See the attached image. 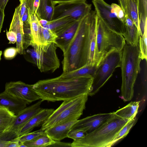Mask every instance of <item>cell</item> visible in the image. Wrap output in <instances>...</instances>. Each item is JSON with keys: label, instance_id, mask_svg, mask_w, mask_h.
<instances>
[{"label": "cell", "instance_id": "1", "mask_svg": "<svg viewBox=\"0 0 147 147\" xmlns=\"http://www.w3.org/2000/svg\"><path fill=\"white\" fill-rule=\"evenodd\" d=\"M98 16L95 11L80 21L65 51L62 61L63 73L80 68L88 64L92 40L96 34Z\"/></svg>", "mask_w": 147, "mask_h": 147}, {"label": "cell", "instance_id": "2", "mask_svg": "<svg viewBox=\"0 0 147 147\" xmlns=\"http://www.w3.org/2000/svg\"><path fill=\"white\" fill-rule=\"evenodd\" d=\"M93 80V76L91 75L71 78H63L60 76L39 80L32 85L40 99L54 102L73 99L83 94L88 95Z\"/></svg>", "mask_w": 147, "mask_h": 147}, {"label": "cell", "instance_id": "3", "mask_svg": "<svg viewBox=\"0 0 147 147\" xmlns=\"http://www.w3.org/2000/svg\"><path fill=\"white\" fill-rule=\"evenodd\" d=\"M122 51L121 97L124 101H128L133 96L134 85L140 71L142 59L139 43L133 46L125 42Z\"/></svg>", "mask_w": 147, "mask_h": 147}, {"label": "cell", "instance_id": "4", "mask_svg": "<svg viewBox=\"0 0 147 147\" xmlns=\"http://www.w3.org/2000/svg\"><path fill=\"white\" fill-rule=\"evenodd\" d=\"M129 120L115 114L97 129L83 138L74 140L71 147H109L119 131Z\"/></svg>", "mask_w": 147, "mask_h": 147}, {"label": "cell", "instance_id": "5", "mask_svg": "<svg viewBox=\"0 0 147 147\" xmlns=\"http://www.w3.org/2000/svg\"><path fill=\"white\" fill-rule=\"evenodd\" d=\"M32 49L26 50L24 55L28 61L36 65L41 72H54L60 66L54 43L47 45L33 44Z\"/></svg>", "mask_w": 147, "mask_h": 147}, {"label": "cell", "instance_id": "6", "mask_svg": "<svg viewBox=\"0 0 147 147\" xmlns=\"http://www.w3.org/2000/svg\"><path fill=\"white\" fill-rule=\"evenodd\" d=\"M96 41L98 65L109 52L113 50L122 51L125 43L123 35L109 28L98 17Z\"/></svg>", "mask_w": 147, "mask_h": 147}, {"label": "cell", "instance_id": "7", "mask_svg": "<svg viewBox=\"0 0 147 147\" xmlns=\"http://www.w3.org/2000/svg\"><path fill=\"white\" fill-rule=\"evenodd\" d=\"M122 51L113 50L102 59L93 76L92 83L88 95L92 96L97 93L112 76L115 69L121 67Z\"/></svg>", "mask_w": 147, "mask_h": 147}, {"label": "cell", "instance_id": "8", "mask_svg": "<svg viewBox=\"0 0 147 147\" xmlns=\"http://www.w3.org/2000/svg\"><path fill=\"white\" fill-rule=\"evenodd\" d=\"M54 7L52 20L66 18L75 21L81 20L88 15L91 5L85 0L66 2L57 4Z\"/></svg>", "mask_w": 147, "mask_h": 147}, {"label": "cell", "instance_id": "9", "mask_svg": "<svg viewBox=\"0 0 147 147\" xmlns=\"http://www.w3.org/2000/svg\"><path fill=\"white\" fill-rule=\"evenodd\" d=\"M43 101L39 100L35 103L26 107L16 115V117L9 128L0 135V139L11 140L17 137L21 128L35 115L43 108L40 105Z\"/></svg>", "mask_w": 147, "mask_h": 147}, {"label": "cell", "instance_id": "10", "mask_svg": "<svg viewBox=\"0 0 147 147\" xmlns=\"http://www.w3.org/2000/svg\"><path fill=\"white\" fill-rule=\"evenodd\" d=\"M98 18L110 29L123 35L125 29L123 22L117 17L111 7L103 0H92Z\"/></svg>", "mask_w": 147, "mask_h": 147}, {"label": "cell", "instance_id": "11", "mask_svg": "<svg viewBox=\"0 0 147 147\" xmlns=\"http://www.w3.org/2000/svg\"><path fill=\"white\" fill-rule=\"evenodd\" d=\"M88 96L87 94H84L79 96L75 102L62 111L54 119L47 124H42L40 129L45 131L58 124L78 120L85 108Z\"/></svg>", "mask_w": 147, "mask_h": 147}, {"label": "cell", "instance_id": "12", "mask_svg": "<svg viewBox=\"0 0 147 147\" xmlns=\"http://www.w3.org/2000/svg\"><path fill=\"white\" fill-rule=\"evenodd\" d=\"M4 91L13 96L25 102L27 105L40 99L33 88V85L21 81L6 83Z\"/></svg>", "mask_w": 147, "mask_h": 147}, {"label": "cell", "instance_id": "13", "mask_svg": "<svg viewBox=\"0 0 147 147\" xmlns=\"http://www.w3.org/2000/svg\"><path fill=\"white\" fill-rule=\"evenodd\" d=\"M20 7L19 5L15 8L9 31H12L16 34L17 37L16 48L18 53L24 55L26 53V49L29 46L25 36L23 24L20 16Z\"/></svg>", "mask_w": 147, "mask_h": 147}, {"label": "cell", "instance_id": "14", "mask_svg": "<svg viewBox=\"0 0 147 147\" xmlns=\"http://www.w3.org/2000/svg\"><path fill=\"white\" fill-rule=\"evenodd\" d=\"M113 114L114 112L99 113L78 120L71 129L84 130L89 134L98 128Z\"/></svg>", "mask_w": 147, "mask_h": 147}, {"label": "cell", "instance_id": "15", "mask_svg": "<svg viewBox=\"0 0 147 147\" xmlns=\"http://www.w3.org/2000/svg\"><path fill=\"white\" fill-rule=\"evenodd\" d=\"M54 111L53 109H43L34 116L21 128L16 138L29 133L34 128L42 125Z\"/></svg>", "mask_w": 147, "mask_h": 147}, {"label": "cell", "instance_id": "16", "mask_svg": "<svg viewBox=\"0 0 147 147\" xmlns=\"http://www.w3.org/2000/svg\"><path fill=\"white\" fill-rule=\"evenodd\" d=\"M25 102L16 98L4 91L0 93V106L6 107L16 115L26 107Z\"/></svg>", "mask_w": 147, "mask_h": 147}, {"label": "cell", "instance_id": "17", "mask_svg": "<svg viewBox=\"0 0 147 147\" xmlns=\"http://www.w3.org/2000/svg\"><path fill=\"white\" fill-rule=\"evenodd\" d=\"M78 120H75L54 126L45 131L52 140L58 141L67 137V134Z\"/></svg>", "mask_w": 147, "mask_h": 147}, {"label": "cell", "instance_id": "18", "mask_svg": "<svg viewBox=\"0 0 147 147\" xmlns=\"http://www.w3.org/2000/svg\"><path fill=\"white\" fill-rule=\"evenodd\" d=\"M82 20L74 21L57 38L55 44L63 53L67 49Z\"/></svg>", "mask_w": 147, "mask_h": 147}, {"label": "cell", "instance_id": "19", "mask_svg": "<svg viewBox=\"0 0 147 147\" xmlns=\"http://www.w3.org/2000/svg\"><path fill=\"white\" fill-rule=\"evenodd\" d=\"M125 32L123 35L125 42L133 46L137 45L139 43V32L133 22L127 15L123 21Z\"/></svg>", "mask_w": 147, "mask_h": 147}, {"label": "cell", "instance_id": "20", "mask_svg": "<svg viewBox=\"0 0 147 147\" xmlns=\"http://www.w3.org/2000/svg\"><path fill=\"white\" fill-rule=\"evenodd\" d=\"M55 7L52 0H40L39 6L36 13L39 20L43 19L51 21Z\"/></svg>", "mask_w": 147, "mask_h": 147}, {"label": "cell", "instance_id": "21", "mask_svg": "<svg viewBox=\"0 0 147 147\" xmlns=\"http://www.w3.org/2000/svg\"><path fill=\"white\" fill-rule=\"evenodd\" d=\"M74 21L67 18H61L49 21L47 24L43 27L51 30L58 36Z\"/></svg>", "mask_w": 147, "mask_h": 147}, {"label": "cell", "instance_id": "22", "mask_svg": "<svg viewBox=\"0 0 147 147\" xmlns=\"http://www.w3.org/2000/svg\"><path fill=\"white\" fill-rule=\"evenodd\" d=\"M140 101H132L125 107L114 112L117 116L130 120L135 118L138 113Z\"/></svg>", "mask_w": 147, "mask_h": 147}, {"label": "cell", "instance_id": "23", "mask_svg": "<svg viewBox=\"0 0 147 147\" xmlns=\"http://www.w3.org/2000/svg\"><path fill=\"white\" fill-rule=\"evenodd\" d=\"M138 0H126L125 14L135 24L139 31Z\"/></svg>", "mask_w": 147, "mask_h": 147}, {"label": "cell", "instance_id": "24", "mask_svg": "<svg viewBox=\"0 0 147 147\" xmlns=\"http://www.w3.org/2000/svg\"><path fill=\"white\" fill-rule=\"evenodd\" d=\"M16 116L7 108L0 106V135L9 128Z\"/></svg>", "mask_w": 147, "mask_h": 147}, {"label": "cell", "instance_id": "25", "mask_svg": "<svg viewBox=\"0 0 147 147\" xmlns=\"http://www.w3.org/2000/svg\"><path fill=\"white\" fill-rule=\"evenodd\" d=\"M96 67V66L86 65L78 69L66 73H63L60 76L63 78H71L87 75L93 76Z\"/></svg>", "mask_w": 147, "mask_h": 147}, {"label": "cell", "instance_id": "26", "mask_svg": "<svg viewBox=\"0 0 147 147\" xmlns=\"http://www.w3.org/2000/svg\"><path fill=\"white\" fill-rule=\"evenodd\" d=\"M29 22L31 38L30 46L33 44L40 45L39 19L36 13L29 15Z\"/></svg>", "mask_w": 147, "mask_h": 147}, {"label": "cell", "instance_id": "27", "mask_svg": "<svg viewBox=\"0 0 147 147\" xmlns=\"http://www.w3.org/2000/svg\"><path fill=\"white\" fill-rule=\"evenodd\" d=\"M40 45H47L56 43L57 36L51 30L45 28L39 23Z\"/></svg>", "mask_w": 147, "mask_h": 147}, {"label": "cell", "instance_id": "28", "mask_svg": "<svg viewBox=\"0 0 147 147\" xmlns=\"http://www.w3.org/2000/svg\"><path fill=\"white\" fill-rule=\"evenodd\" d=\"M54 142V140L46 134L40 136L32 140L25 142L23 143L26 147H49Z\"/></svg>", "mask_w": 147, "mask_h": 147}, {"label": "cell", "instance_id": "29", "mask_svg": "<svg viewBox=\"0 0 147 147\" xmlns=\"http://www.w3.org/2000/svg\"><path fill=\"white\" fill-rule=\"evenodd\" d=\"M139 28L144 30L147 24V0H138Z\"/></svg>", "mask_w": 147, "mask_h": 147}, {"label": "cell", "instance_id": "30", "mask_svg": "<svg viewBox=\"0 0 147 147\" xmlns=\"http://www.w3.org/2000/svg\"><path fill=\"white\" fill-rule=\"evenodd\" d=\"M137 121V119L135 117L128 121L116 134L111 144V146L127 135L131 128L135 124Z\"/></svg>", "mask_w": 147, "mask_h": 147}, {"label": "cell", "instance_id": "31", "mask_svg": "<svg viewBox=\"0 0 147 147\" xmlns=\"http://www.w3.org/2000/svg\"><path fill=\"white\" fill-rule=\"evenodd\" d=\"M79 96L73 99L63 101L59 107L56 110H54L52 114L42 124H47L54 119L62 111L75 102L78 100Z\"/></svg>", "mask_w": 147, "mask_h": 147}, {"label": "cell", "instance_id": "32", "mask_svg": "<svg viewBox=\"0 0 147 147\" xmlns=\"http://www.w3.org/2000/svg\"><path fill=\"white\" fill-rule=\"evenodd\" d=\"M147 36L146 28L144 34L142 36H139V45L142 59L145 60L146 61L147 59Z\"/></svg>", "mask_w": 147, "mask_h": 147}, {"label": "cell", "instance_id": "33", "mask_svg": "<svg viewBox=\"0 0 147 147\" xmlns=\"http://www.w3.org/2000/svg\"><path fill=\"white\" fill-rule=\"evenodd\" d=\"M47 134L45 131L40 129L38 130L30 132L24 134L18 138L19 139V142L24 143L26 141H31L41 136Z\"/></svg>", "mask_w": 147, "mask_h": 147}, {"label": "cell", "instance_id": "34", "mask_svg": "<svg viewBox=\"0 0 147 147\" xmlns=\"http://www.w3.org/2000/svg\"><path fill=\"white\" fill-rule=\"evenodd\" d=\"M87 134V132L84 130L71 129L67 134V137L75 141L83 138Z\"/></svg>", "mask_w": 147, "mask_h": 147}, {"label": "cell", "instance_id": "35", "mask_svg": "<svg viewBox=\"0 0 147 147\" xmlns=\"http://www.w3.org/2000/svg\"><path fill=\"white\" fill-rule=\"evenodd\" d=\"M26 8L29 15L35 14L38 7L40 0H26Z\"/></svg>", "mask_w": 147, "mask_h": 147}, {"label": "cell", "instance_id": "36", "mask_svg": "<svg viewBox=\"0 0 147 147\" xmlns=\"http://www.w3.org/2000/svg\"><path fill=\"white\" fill-rule=\"evenodd\" d=\"M19 141L17 138L10 140H5L0 139V147H19Z\"/></svg>", "mask_w": 147, "mask_h": 147}, {"label": "cell", "instance_id": "37", "mask_svg": "<svg viewBox=\"0 0 147 147\" xmlns=\"http://www.w3.org/2000/svg\"><path fill=\"white\" fill-rule=\"evenodd\" d=\"M111 6L119 18L123 22L125 14L122 8L119 5L115 3H112Z\"/></svg>", "mask_w": 147, "mask_h": 147}, {"label": "cell", "instance_id": "38", "mask_svg": "<svg viewBox=\"0 0 147 147\" xmlns=\"http://www.w3.org/2000/svg\"><path fill=\"white\" fill-rule=\"evenodd\" d=\"M18 53V51L16 47H11L5 50L3 55L5 59L11 60L14 58Z\"/></svg>", "mask_w": 147, "mask_h": 147}, {"label": "cell", "instance_id": "39", "mask_svg": "<svg viewBox=\"0 0 147 147\" xmlns=\"http://www.w3.org/2000/svg\"><path fill=\"white\" fill-rule=\"evenodd\" d=\"M7 38L9 41V44H14L16 43L17 37L16 34L11 31L6 30Z\"/></svg>", "mask_w": 147, "mask_h": 147}, {"label": "cell", "instance_id": "40", "mask_svg": "<svg viewBox=\"0 0 147 147\" xmlns=\"http://www.w3.org/2000/svg\"><path fill=\"white\" fill-rule=\"evenodd\" d=\"M49 147H71V143L55 140L54 142L50 145Z\"/></svg>", "mask_w": 147, "mask_h": 147}, {"label": "cell", "instance_id": "41", "mask_svg": "<svg viewBox=\"0 0 147 147\" xmlns=\"http://www.w3.org/2000/svg\"><path fill=\"white\" fill-rule=\"evenodd\" d=\"M20 7L19 12L20 16L21 19L26 9V1L21 4H20Z\"/></svg>", "mask_w": 147, "mask_h": 147}, {"label": "cell", "instance_id": "42", "mask_svg": "<svg viewBox=\"0 0 147 147\" xmlns=\"http://www.w3.org/2000/svg\"><path fill=\"white\" fill-rule=\"evenodd\" d=\"M4 11L0 9V33L1 32L5 16Z\"/></svg>", "mask_w": 147, "mask_h": 147}, {"label": "cell", "instance_id": "43", "mask_svg": "<svg viewBox=\"0 0 147 147\" xmlns=\"http://www.w3.org/2000/svg\"><path fill=\"white\" fill-rule=\"evenodd\" d=\"M9 0H0V9L4 10Z\"/></svg>", "mask_w": 147, "mask_h": 147}, {"label": "cell", "instance_id": "44", "mask_svg": "<svg viewBox=\"0 0 147 147\" xmlns=\"http://www.w3.org/2000/svg\"><path fill=\"white\" fill-rule=\"evenodd\" d=\"M77 0H52L53 3L55 6L56 5L60 3Z\"/></svg>", "mask_w": 147, "mask_h": 147}, {"label": "cell", "instance_id": "45", "mask_svg": "<svg viewBox=\"0 0 147 147\" xmlns=\"http://www.w3.org/2000/svg\"><path fill=\"white\" fill-rule=\"evenodd\" d=\"M39 24L42 27L47 24L49 22V21L45 19H41L39 20Z\"/></svg>", "mask_w": 147, "mask_h": 147}, {"label": "cell", "instance_id": "46", "mask_svg": "<svg viewBox=\"0 0 147 147\" xmlns=\"http://www.w3.org/2000/svg\"><path fill=\"white\" fill-rule=\"evenodd\" d=\"M120 7L123 10L125 13L126 0H119Z\"/></svg>", "mask_w": 147, "mask_h": 147}, {"label": "cell", "instance_id": "47", "mask_svg": "<svg viewBox=\"0 0 147 147\" xmlns=\"http://www.w3.org/2000/svg\"><path fill=\"white\" fill-rule=\"evenodd\" d=\"M2 54V52L1 51H0V61L1 60V57Z\"/></svg>", "mask_w": 147, "mask_h": 147}, {"label": "cell", "instance_id": "48", "mask_svg": "<svg viewBox=\"0 0 147 147\" xmlns=\"http://www.w3.org/2000/svg\"><path fill=\"white\" fill-rule=\"evenodd\" d=\"M24 0H20V4H22Z\"/></svg>", "mask_w": 147, "mask_h": 147}, {"label": "cell", "instance_id": "49", "mask_svg": "<svg viewBox=\"0 0 147 147\" xmlns=\"http://www.w3.org/2000/svg\"><path fill=\"white\" fill-rule=\"evenodd\" d=\"M26 0H24V1H23V2H24V1H25Z\"/></svg>", "mask_w": 147, "mask_h": 147}]
</instances>
